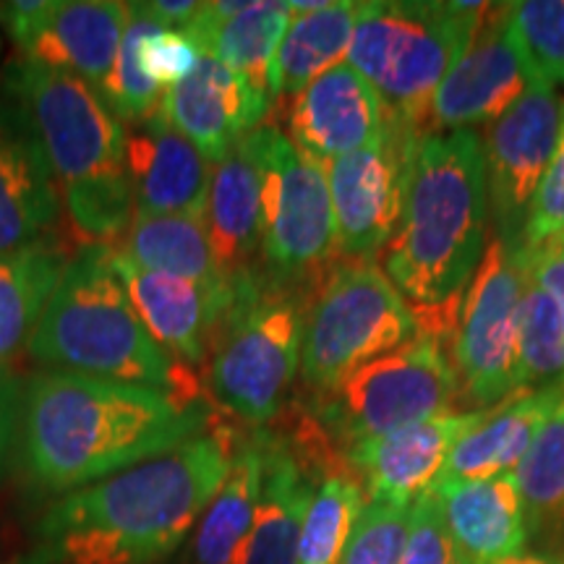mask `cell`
Instances as JSON below:
<instances>
[{"label":"cell","instance_id":"6da1fadb","mask_svg":"<svg viewBox=\"0 0 564 564\" xmlns=\"http://www.w3.org/2000/svg\"><path fill=\"white\" fill-rule=\"evenodd\" d=\"M238 436L215 419L202 434L121 474L74 489L34 533L24 564H162L207 512Z\"/></svg>","mask_w":564,"mask_h":564},{"label":"cell","instance_id":"7a4b0ae2","mask_svg":"<svg viewBox=\"0 0 564 564\" xmlns=\"http://www.w3.org/2000/svg\"><path fill=\"white\" fill-rule=\"evenodd\" d=\"M207 400L70 371H40L21 390L17 449L42 491H74L202 434Z\"/></svg>","mask_w":564,"mask_h":564},{"label":"cell","instance_id":"3957f363","mask_svg":"<svg viewBox=\"0 0 564 564\" xmlns=\"http://www.w3.org/2000/svg\"><path fill=\"white\" fill-rule=\"evenodd\" d=\"M489 194L481 137L474 129L426 133L408 154L403 217L384 249V274L432 322L463 299L486 251Z\"/></svg>","mask_w":564,"mask_h":564},{"label":"cell","instance_id":"277c9868","mask_svg":"<svg viewBox=\"0 0 564 564\" xmlns=\"http://www.w3.org/2000/svg\"><path fill=\"white\" fill-rule=\"evenodd\" d=\"M58 186L70 225L91 246L118 241L137 215L126 129L89 82L21 58L6 74Z\"/></svg>","mask_w":564,"mask_h":564},{"label":"cell","instance_id":"5b68a950","mask_svg":"<svg viewBox=\"0 0 564 564\" xmlns=\"http://www.w3.org/2000/svg\"><path fill=\"white\" fill-rule=\"evenodd\" d=\"M26 350L53 371L204 400L194 371L162 350L133 312L129 293L112 270L110 246L89 243L70 259Z\"/></svg>","mask_w":564,"mask_h":564},{"label":"cell","instance_id":"8992f818","mask_svg":"<svg viewBox=\"0 0 564 564\" xmlns=\"http://www.w3.org/2000/svg\"><path fill=\"white\" fill-rule=\"evenodd\" d=\"M489 3L371 0L361 3L348 66L377 89L411 137L426 133L432 100L481 30Z\"/></svg>","mask_w":564,"mask_h":564},{"label":"cell","instance_id":"52a82bcc","mask_svg":"<svg viewBox=\"0 0 564 564\" xmlns=\"http://www.w3.org/2000/svg\"><path fill=\"white\" fill-rule=\"evenodd\" d=\"M306 295L285 280L249 272L232 280V301L207 356L212 403L246 423L278 419L301 371Z\"/></svg>","mask_w":564,"mask_h":564},{"label":"cell","instance_id":"ba28073f","mask_svg":"<svg viewBox=\"0 0 564 564\" xmlns=\"http://www.w3.org/2000/svg\"><path fill=\"white\" fill-rule=\"evenodd\" d=\"M419 335V314L384 270L371 259L335 264L308 306L301 382L319 398L352 369L403 348Z\"/></svg>","mask_w":564,"mask_h":564},{"label":"cell","instance_id":"9c48e42d","mask_svg":"<svg viewBox=\"0 0 564 564\" xmlns=\"http://www.w3.org/2000/svg\"><path fill=\"white\" fill-rule=\"evenodd\" d=\"M457 387V371L440 337L419 335L319 394L312 419L345 455L352 444L449 413Z\"/></svg>","mask_w":564,"mask_h":564},{"label":"cell","instance_id":"30bf717a","mask_svg":"<svg viewBox=\"0 0 564 564\" xmlns=\"http://www.w3.org/2000/svg\"><path fill=\"white\" fill-rule=\"evenodd\" d=\"M262 181V259L274 280L314 274L337 251L327 165L303 154L274 123L246 133Z\"/></svg>","mask_w":564,"mask_h":564},{"label":"cell","instance_id":"8fae6325","mask_svg":"<svg viewBox=\"0 0 564 564\" xmlns=\"http://www.w3.org/2000/svg\"><path fill=\"white\" fill-rule=\"evenodd\" d=\"M525 278L523 251L507 249L499 238H491L463 295L455 371L478 411L512 400L520 387H525L520 364Z\"/></svg>","mask_w":564,"mask_h":564},{"label":"cell","instance_id":"7c38bea8","mask_svg":"<svg viewBox=\"0 0 564 564\" xmlns=\"http://www.w3.org/2000/svg\"><path fill=\"white\" fill-rule=\"evenodd\" d=\"M564 129V100L549 84L531 89L497 118L481 139L486 194L494 232L507 249H523V230L533 196L554 158Z\"/></svg>","mask_w":564,"mask_h":564},{"label":"cell","instance_id":"4fadbf2b","mask_svg":"<svg viewBox=\"0 0 564 564\" xmlns=\"http://www.w3.org/2000/svg\"><path fill=\"white\" fill-rule=\"evenodd\" d=\"M0 19L26 61L68 70L100 87L121 47L129 3L116 0H17Z\"/></svg>","mask_w":564,"mask_h":564},{"label":"cell","instance_id":"5bb4252c","mask_svg":"<svg viewBox=\"0 0 564 564\" xmlns=\"http://www.w3.org/2000/svg\"><path fill=\"white\" fill-rule=\"evenodd\" d=\"M415 137L394 126L379 144L350 152L327 165L337 251L371 259L384 251L403 217L408 154Z\"/></svg>","mask_w":564,"mask_h":564},{"label":"cell","instance_id":"9a60e30c","mask_svg":"<svg viewBox=\"0 0 564 564\" xmlns=\"http://www.w3.org/2000/svg\"><path fill=\"white\" fill-rule=\"evenodd\" d=\"M533 76L510 32V3L489 6L463 58L449 68L429 110L426 133L494 123L531 89ZM423 133V137H426Z\"/></svg>","mask_w":564,"mask_h":564},{"label":"cell","instance_id":"2e32d148","mask_svg":"<svg viewBox=\"0 0 564 564\" xmlns=\"http://www.w3.org/2000/svg\"><path fill=\"white\" fill-rule=\"evenodd\" d=\"M489 411L444 413L377 440L352 444L345 460L358 476L369 502L413 505L432 491L444 474L455 444L476 429Z\"/></svg>","mask_w":564,"mask_h":564},{"label":"cell","instance_id":"e0dca14e","mask_svg":"<svg viewBox=\"0 0 564 564\" xmlns=\"http://www.w3.org/2000/svg\"><path fill=\"white\" fill-rule=\"evenodd\" d=\"M394 126L398 121L377 89L348 63L299 91L288 110L291 141L322 165L379 144Z\"/></svg>","mask_w":564,"mask_h":564},{"label":"cell","instance_id":"ac0fdd59","mask_svg":"<svg viewBox=\"0 0 564 564\" xmlns=\"http://www.w3.org/2000/svg\"><path fill=\"white\" fill-rule=\"evenodd\" d=\"M110 262L154 343L188 369L207 361L232 301V282L225 288L196 285L192 280L133 264L112 246Z\"/></svg>","mask_w":564,"mask_h":564},{"label":"cell","instance_id":"d6986e66","mask_svg":"<svg viewBox=\"0 0 564 564\" xmlns=\"http://www.w3.org/2000/svg\"><path fill=\"white\" fill-rule=\"evenodd\" d=\"M272 102L236 70L202 53L186 79L165 89L158 116L217 165L236 141L257 129Z\"/></svg>","mask_w":564,"mask_h":564},{"label":"cell","instance_id":"ffe728a7","mask_svg":"<svg viewBox=\"0 0 564 564\" xmlns=\"http://www.w3.org/2000/svg\"><path fill=\"white\" fill-rule=\"evenodd\" d=\"M0 102V257L45 238L61 212V194L17 97Z\"/></svg>","mask_w":564,"mask_h":564},{"label":"cell","instance_id":"44dd1931","mask_svg":"<svg viewBox=\"0 0 564 564\" xmlns=\"http://www.w3.org/2000/svg\"><path fill=\"white\" fill-rule=\"evenodd\" d=\"M126 165L141 215H186L204 220L212 165L160 116L126 131Z\"/></svg>","mask_w":564,"mask_h":564},{"label":"cell","instance_id":"7402d4cb","mask_svg":"<svg viewBox=\"0 0 564 564\" xmlns=\"http://www.w3.org/2000/svg\"><path fill=\"white\" fill-rule=\"evenodd\" d=\"M444 525L465 564H494L520 554L531 539V523L514 474L486 481L436 484Z\"/></svg>","mask_w":564,"mask_h":564},{"label":"cell","instance_id":"603a6c76","mask_svg":"<svg viewBox=\"0 0 564 564\" xmlns=\"http://www.w3.org/2000/svg\"><path fill=\"white\" fill-rule=\"evenodd\" d=\"M202 223L225 278L236 280L253 272V257L262 253V181L246 137L212 165Z\"/></svg>","mask_w":564,"mask_h":564},{"label":"cell","instance_id":"cb8c5ba5","mask_svg":"<svg viewBox=\"0 0 564 564\" xmlns=\"http://www.w3.org/2000/svg\"><path fill=\"white\" fill-rule=\"evenodd\" d=\"M264 449V481L257 520L238 564H295L303 514L314 494L316 470L291 447L259 432Z\"/></svg>","mask_w":564,"mask_h":564},{"label":"cell","instance_id":"d4e9b609","mask_svg":"<svg viewBox=\"0 0 564 564\" xmlns=\"http://www.w3.org/2000/svg\"><path fill=\"white\" fill-rule=\"evenodd\" d=\"M562 400L564 387H546L531 394H514L505 408H494L455 444L440 484L486 481L512 474Z\"/></svg>","mask_w":564,"mask_h":564},{"label":"cell","instance_id":"484cf974","mask_svg":"<svg viewBox=\"0 0 564 564\" xmlns=\"http://www.w3.org/2000/svg\"><path fill=\"white\" fill-rule=\"evenodd\" d=\"M293 13L288 3H270V0H246V6L220 24H188L181 30L202 53L212 55L225 66L236 70L249 87L272 102L270 74L274 55Z\"/></svg>","mask_w":564,"mask_h":564},{"label":"cell","instance_id":"4316f807","mask_svg":"<svg viewBox=\"0 0 564 564\" xmlns=\"http://www.w3.org/2000/svg\"><path fill=\"white\" fill-rule=\"evenodd\" d=\"M358 13L361 3L337 0L314 13L293 17L272 63V100L295 97L322 74L348 61Z\"/></svg>","mask_w":564,"mask_h":564},{"label":"cell","instance_id":"83f0119b","mask_svg":"<svg viewBox=\"0 0 564 564\" xmlns=\"http://www.w3.org/2000/svg\"><path fill=\"white\" fill-rule=\"evenodd\" d=\"M264 481V449L259 434L241 440L228 476L194 535V564H238L257 520Z\"/></svg>","mask_w":564,"mask_h":564},{"label":"cell","instance_id":"f1b7e54d","mask_svg":"<svg viewBox=\"0 0 564 564\" xmlns=\"http://www.w3.org/2000/svg\"><path fill=\"white\" fill-rule=\"evenodd\" d=\"M68 262L66 249L53 238L0 257V364L26 348Z\"/></svg>","mask_w":564,"mask_h":564},{"label":"cell","instance_id":"f546056e","mask_svg":"<svg viewBox=\"0 0 564 564\" xmlns=\"http://www.w3.org/2000/svg\"><path fill=\"white\" fill-rule=\"evenodd\" d=\"M133 264L147 270L192 280L204 288H225L232 280L225 278L212 253L207 228L202 220L186 215H141L133 220L118 246H112Z\"/></svg>","mask_w":564,"mask_h":564},{"label":"cell","instance_id":"4dcf8cb0","mask_svg":"<svg viewBox=\"0 0 564 564\" xmlns=\"http://www.w3.org/2000/svg\"><path fill=\"white\" fill-rule=\"evenodd\" d=\"M364 497V486L348 463L324 470L303 514L295 564H340Z\"/></svg>","mask_w":564,"mask_h":564},{"label":"cell","instance_id":"1f68e13d","mask_svg":"<svg viewBox=\"0 0 564 564\" xmlns=\"http://www.w3.org/2000/svg\"><path fill=\"white\" fill-rule=\"evenodd\" d=\"M531 533L564 525V400L514 468Z\"/></svg>","mask_w":564,"mask_h":564},{"label":"cell","instance_id":"d6a6232c","mask_svg":"<svg viewBox=\"0 0 564 564\" xmlns=\"http://www.w3.org/2000/svg\"><path fill=\"white\" fill-rule=\"evenodd\" d=\"M154 30H165V26H160L158 21L150 17L144 3H129V24H126L116 63H112L108 79L97 87L105 105L112 110V116L129 126V129L131 126L152 121L160 112L162 95H165V89H160L158 84L141 70L139 63L141 40Z\"/></svg>","mask_w":564,"mask_h":564},{"label":"cell","instance_id":"836d02e7","mask_svg":"<svg viewBox=\"0 0 564 564\" xmlns=\"http://www.w3.org/2000/svg\"><path fill=\"white\" fill-rule=\"evenodd\" d=\"M520 364L525 384L564 387V319L552 295L531 278V272L525 278L520 312Z\"/></svg>","mask_w":564,"mask_h":564},{"label":"cell","instance_id":"e575fe53","mask_svg":"<svg viewBox=\"0 0 564 564\" xmlns=\"http://www.w3.org/2000/svg\"><path fill=\"white\" fill-rule=\"evenodd\" d=\"M510 32L533 82L564 84V0L510 3Z\"/></svg>","mask_w":564,"mask_h":564},{"label":"cell","instance_id":"d590c367","mask_svg":"<svg viewBox=\"0 0 564 564\" xmlns=\"http://www.w3.org/2000/svg\"><path fill=\"white\" fill-rule=\"evenodd\" d=\"M413 505L366 502L340 564H400L408 544Z\"/></svg>","mask_w":564,"mask_h":564},{"label":"cell","instance_id":"8d00e7d4","mask_svg":"<svg viewBox=\"0 0 564 564\" xmlns=\"http://www.w3.org/2000/svg\"><path fill=\"white\" fill-rule=\"evenodd\" d=\"M544 249H564V129L533 196L520 251L539 253Z\"/></svg>","mask_w":564,"mask_h":564},{"label":"cell","instance_id":"74e56055","mask_svg":"<svg viewBox=\"0 0 564 564\" xmlns=\"http://www.w3.org/2000/svg\"><path fill=\"white\" fill-rule=\"evenodd\" d=\"M400 564H465L444 525L434 491H426L411 507V528Z\"/></svg>","mask_w":564,"mask_h":564},{"label":"cell","instance_id":"f35d334b","mask_svg":"<svg viewBox=\"0 0 564 564\" xmlns=\"http://www.w3.org/2000/svg\"><path fill=\"white\" fill-rule=\"evenodd\" d=\"M202 58V51L178 30H154L139 45V63L160 89L186 79Z\"/></svg>","mask_w":564,"mask_h":564},{"label":"cell","instance_id":"ab89813d","mask_svg":"<svg viewBox=\"0 0 564 564\" xmlns=\"http://www.w3.org/2000/svg\"><path fill=\"white\" fill-rule=\"evenodd\" d=\"M528 272L560 308L564 319V249H544L539 253H523Z\"/></svg>","mask_w":564,"mask_h":564},{"label":"cell","instance_id":"60d3db41","mask_svg":"<svg viewBox=\"0 0 564 564\" xmlns=\"http://www.w3.org/2000/svg\"><path fill=\"white\" fill-rule=\"evenodd\" d=\"M19 405H21V387L6 364H0V463L6 460L9 449L17 442L19 429Z\"/></svg>","mask_w":564,"mask_h":564},{"label":"cell","instance_id":"b9f144b4","mask_svg":"<svg viewBox=\"0 0 564 564\" xmlns=\"http://www.w3.org/2000/svg\"><path fill=\"white\" fill-rule=\"evenodd\" d=\"M494 564H564L562 560H556V556H549V554H514V556H507V560H499Z\"/></svg>","mask_w":564,"mask_h":564}]
</instances>
